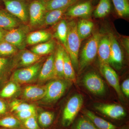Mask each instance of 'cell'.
<instances>
[{"label": "cell", "mask_w": 129, "mask_h": 129, "mask_svg": "<svg viewBox=\"0 0 129 129\" xmlns=\"http://www.w3.org/2000/svg\"><path fill=\"white\" fill-rule=\"evenodd\" d=\"M118 129H129V128L127 126H124Z\"/></svg>", "instance_id": "obj_44"}, {"label": "cell", "mask_w": 129, "mask_h": 129, "mask_svg": "<svg viewBox=\"0 0 129 129\" xmlns=\"http://www.w3.org/2000/svg\"><path fill=\"white\" fill-rule=\"evenodd\" d=\"M117 14L121 17H126L129 14V0H112Z\"/></svg>", "instance_id": "obj_31"}, {"label": "cell", "mask_w": 129, "mask_h": 129, "mask_svg": "<svg viewBox=\"0 0 129 129\" xmlns=\"http://www.w3.org/2000/svg\"><path fill=\"white\" fill-rule=\"evenodd\" d=\"M46 91V85H30L24 88L22 93L23 98L29 101L41 100Z\"/></svg>", "instance_id": "obj_19"}, {"label": "cell", "mask_w": 129, "mask_h": 129, "mask_svg": "<svg viewBox=\"0 0 129 129\" xmlns=\"http://www.w3.org/2000/svg\"><path fill=\"white\" fill-rule=\"evenodd\" d=\"M18 50L12 44L4 40L0 42V57L12 56L17 53Z\"/></svg>", "instance_id": "obj_32"}, {"label": "cell", "mask_w": 129, "mask_h": 129, "mask_svg": "<svg viewBox=\"0 0 129 129\" xmlns=\"http://www.w3.org/2000/svg\"><path fill=\"white\" fill-rule=\"evenodd\" d=\"M16 113V116L19 120L22 121L32 116L36 115V111L35 107Z\"/></svg>", "instance_id": "obj_37"}, {"label": "cell", "mask_w": 129, "mask_h": 129, "mask_svg": "<svg viewBox=\"0 0 129 129\" xmlns=\"http://www.w3.org/2000/svg\"><path fill=\"white\" fill-rule=\"evenodd\" d=\"M79 0H51L45 4L46 11L70 7Z\"/></svg>", "instance_id": "obj_30"}, {"label": "cell", "mask_w": 129, "mask_h": 129, "mask_svg": "<svg viewBox=\"0 0 129 129\" xmlns=\"http://www.w3.org/2000/svg\"><path fill=\"white\" fill-rule=\"evenodd\" d=\"M20 126V121L13 116H6L0 119V127L5 128H16Z\"/></svg>", "instance_id": "obj_33"}, {"label": "cell", "mask_w": 129, "mask_h": 129, "mask_svg": "<svg viewBox=\"0 0 129 129\" xmlns=\"http://www.w3.org/2000/svg\"><path fill=\"white\" fill-rule=\"evenodd\" d=\"M83 83L85 88L94 94L101 95L106 92L103 80L94 72L86 74L83 77Z\"/></svg>", "instance_id": "obj_9"}, {"label": "cell", "mask_w": 129, "mask_h": 129, "mask_svg": "<svg viewBox=\"0 0 129 129\" xmlns=\"http://www.w3.org/2000/svg\"><path fill=\"white\" fill-rule=\"evenodd\" d=\"M55 46V42L51 40L33 46L31 48V51L37 55L42 56L53 52Z\"/></svg>", "instance_id": "obj_26"}, {"label": "cell", "mask_w": 129, "mask_h": 129, "mask_svg": "<svg viewBox=\"0 0 129 129\" xmlns=\"http://www.w3.org/2000/svg\"><path fill=\"white\" fill-rule=\"evenodd\" d=\"M38 1L42 2V3H44L45 5L48 2L50 1L51 0H38Z\"/></svg>", "instance_id": "obj_43"}, {"label": "cell", "mask_w": 129, "mask_h": 129, "mask_svg": "<svg viewBox=\"0 0 129 129\" xmlns=\"http://www.w3.org/2000/svg\"><path fill=\"white\" fill-rule=\"evenodd\" d=\"M72 82L65 79H54L46 85V91L42 102L46 104H51L61 98Z\"/></svg>", "instance_id": "obj_3"}, {"label": "cell", "mask_w": 129, "mask_h": 129, "mask_svg": "<svg viewBox=\"0 0 129 129\" xmlns=\"http://www.w3.org/2000/svg\"><path fill=\"white\" fill-rule=\"evenodd\" d=\"M111 49V41L108 35H102L98 49L99 64H109Z\"/></svg>", "instance_id": "obj_15"}, {"label": "cell", "mask_w": 129, "mask_h": 129, "mask_svg": "<svg viewBox=\"0 0 129 129\" xmlns=\"http://www.w3.org/2000/svg\"><path fill=\"white\" fill-rule=\"evenodd\" d=\"M6 30L0 28V42L3 40Z\"/></svg>", "instance_id": "obj_42"}, {"label": "cell", "mask_w": 129, "mask_h": 129, "mask_svg": "<svg viewBox=\"0 0 129 129\" xmlns=\"http://www.w3.org/2000/svg\"><path fill=\"white\" fill-rule=\"evenodd\" d=\"M95 107L97 111L112 119L119 120L126 115L124 108L118 104H100Z\"/></svg>", "instance_id": "obj_13"}, {"label": "cell", "mask_w": 129, "mask_h": 129, "mask_svg": "<svg viewBox=\"0 0 129 129\" xmlns=\"http://www.w3.org/2000/svg\"><path fill=\"white\" fill-rule=\"evenodd\" d=\"M54 118L53 112L49 111H43L38 117V122L40 125L43 128H47L52 124Z\"/></svg>", "instance_id": "obj_34"}, {"label": "cell", "mask_w": 129, "mask_h": 129, "mask_svg": "<svg viewBox=\"0 0 129 129\" xmlns=\"http://www.w3.org/2000/svg\"><path fill=\"white\" fill-rule=\"evenodd\" d=\"M81 40L77 31V22L72 20L68 23L67 51L74 68L78 69L79 53Z\"/></svg>", "instance_id": "obj_1"}, {"label": "cell", "mask_w": 129, "mask_h": 129, "mask_svg": "<svg viewBox=\"0 0 129 129\" xmlns=\"http://www.w3.org/2000/svg\"><path fill=\"white\" fill-rule=\"evenodd\" d=\"M55 53L51 54L43 63L38 75L39 80L42 82L55 79L54 68Z\"/></svg>", "instance_id": "obj_17"}, {"label": "cell", "mask_w": 129, "mask_h": 129, "mask_svg": "<svg viewBox=\"0 0 129 129\" xmlns=\"http://www.w3.org/2000/svg\"><path fill=\"white\" fill-rule=\"evenodd\" d=\"M99 67L102 74L109 84L115 90L120 100H123L124 99L123 94L120 89L119 79L117 74L109 64H100Z\"/></svg>", "instance_id": "obj_10"}, {"label": "cell", "mask_w": 129, "mask_h": 129, "mask_svg": "<svg viewBox=\"0 0 129 129\" xmlns=\"http://www.w3.org/2000/svg\"><path fill=\"white\" fill-rule=\"evenodd\" d=\"M92 11L91 1H86L72 5L68 9L65 15L70 18H81L86 19L90 17Z\"/></svg>", "instance_id": "obj_11"}, {"label": "cell", "mask_w": 129, "mask_h": 129, "mask_svg": "<svg viewBox=\"0 0 129 129\" xmlns=\"http://www.w3.org/2000/svg\"><path fill=\"white\" fill-rule=\"evenodd\" d=\"M29 32V26L21 24L17 27L6 31L3 40L22 50L25 48L27 45V36Z\"/></svg>", "instance_id": "obj_7"}, {"label": "cell", "mask_w": 129, "mask_h": 129, "mask_svg": "<svg viewBox=\"0 0 129 129\" xmlns=\"http://www.w3.org/2000/svg\"><path fill=\"white\" fill-rule=\"evenodd\" d=\"M43 61L41 60L31 66L16 70L10 77V80L19 84L32 82L38 78Z\"/></svg>", "instance_id": "obj_4"}, {"label": "cell", "mask_w": 129, "mask_h": 129, "mask_svg": "<svg viewBox=\"0 0 129 129\" xmlns=\"http://www.w3.org/2000/svg\"><path fill=\"white\" fill-rule=\"evenodd\" d=\"M65 48L60 44L58 45L55 53V79H63V57Z\"/></svg>", "instance_id": "obj_20"}, {"label": "cell", "mask_w": 129, "mask_h": 129, "mask_svg": "<svg viewBox=\"0 0 129 129\" xmlns=\"http://www.w3.org/2000/svg\"><path fill=\"white\" fill-rule=\"evenodd\" d=\"M42 57L31 51L22 50L14 57L15 67L22 68L29 67L41 60Z\"/></svg>", "instance_id": "obj_14"}, {"label": "cell", "mask_w": 129, "mask_h": 129, "mask_svg": "<svg viewBox=\"0 0 129 129\" xmlns=\"http://www.w3.org/2000/svg\"><path fill=\"white\" fill-rule=\"evenodd\" d=\"M101 35L99 32H95L83 47L79 60V72H82L90 64L97 55L98 44Z\"/></svg>", "instance_id": "obj_2"}, {"label": "cell", "mask_w": 129, "mask_h": 129, "mask_svg": "<svg viewBox=\"0 0 129 129\" xmlns=\"http://www.w3.org/2000/svg\"><path fill=\"white\" fill-rule=\"evenodd\" d=\"M111 8L110 0H100L94 11V16L96 18H104L110 13Z\"/></svg>", "instance_id": "obj_29"}, {"label": "cell", "mask_w": 129, "mask_h": 129, "mask_svg": "<svg viewBox=\"0 0 129 129\" xmlns=\"http://www.w3.org/2000/svg\"><path fill=\"white\" fill-rule=\"evenodd\" d=\"M68 35V23L64 19L60 21L58 24L54 37L61 42L67 51V40Z\"/></svg>", "instance_id": "obj_27"}, {"label": "cell", "mask_w": 129, "mask_h": 129, "mask_svg": "<svg viewBox=\"0 0 129 129\" xmlns=\"http://www.w3.org/2000/svg\"><path fill=\"white\" fill-rule=\"evenodd\" d=\"M5 9L21 22L26 23L29 21L28 0H1Z\"/></svg>", "instance_id": "obj_6"}, {"label": "cell", "mask_w": 129, "mask_h": 129, "mask_svg": "<svg viewBox=\"0 0 129 129\" xmlns=\"http://www.w3.org/2000/svg\"><path fill=\"white\" fill-rule=\"evenodd\" d=\"M18 18L2 7L0 8V28L8 31L18 27L21 24Z\"/></svg>", "instance_id": "obj_18"}, {"label": "cell", "mask_w": 129, "mask_h": 129, "mask_svg": "<svg viewBox=\"0 0 129 129\" xmlns=\"http://www.w3.org/2000/svg\"><path fill=\"white\" fill-rule=\"evenodd\" d=\"M85 116L89 118L98 129H117L118 127L103 119L95 115L91 111L87 109L83 110Z\"/></svg>", "instance_id": "obj_22"}, {"label": "cell", "mask_w": 129, "mask_h": 129, "mask_svg": "<svg viewBox=\"0 0 129 129\" xmlns=\"http://www.w3.org/2000/svg\"><path fill=\"white\" fill-rule=\"evenodd\" d=\"M34 107L35 106L32 104H28L18 100H13L9 104V107L11 112L16 113L32 108Z\"/></svg>", "instance_id": "obj_36"}, {"label": "cell", "mask_w": 129, "mask_h": 129, "mask_svg": "<svg viewBox=\"0 0 129 129\" xmlns=\"http://www.w3.org/2000/svg\"><path fill=\"white\" fill-rule=\"evenodd\" d=\"M19 84L12 81L6 83L0 90V98L8 99L13 96L19 90Z\"/></svg>", "instance_id": "obj_28"}, {"label": "cell", "mask_w": 129, "mask_h": 129, "mask_svg": "<svg viewBox=\"0 0 129 129\" xmlns=\"http://www.w3.org/2000/svg\"><path fill=\"white\" fill-rule=\"evenodd\" d=\"M83 97L81 94H75L70 98L63 112L62 124L64 127L72 124L80 111L83 104Z\"/></svg>", "instance_id": "obj_5"}, {"label": "cell", "mask_w": 129, "mask_h": 129, "mask_svg": "<svg viewBox=\"0 0 129 129\" xmlns=\"http://www.w3.org/2000/svg\"><path fill=\"white\" fill-rule=\"evenodd\" d=\"M0 129H6L5 128H3V127H0Z\"/></svg>", "instance_id": "obj_46"}, {"label": "cell", "mask_w": 129, "mask_h": 129, "mask_svg": "<svg viewBox=\"0 0 129 129\" xmlns=\"http://www.w3.org/2000/svg\"><path fill=\"white\" fill-rule=\"evenodd\" d=\"M7 106L3 99L0 98V116L5 115L7 112Z\"/></svg>", "instance_id": "obj_40"}, {"label": "cell", "mask_w": 129, "mask_h": 129, "mask_svg": "<svg viewBox=\"0 0 129 129\" xmlns=\"http://www.w3.org/2000/svg\"><path fill=\"white\" fill-rule=\"evenodd\" d=\"M14 67V57H0V90L7 83Z\"/></svg>", "instance_id": "obj_16"}, {"label": "cell", "mask_w": 129, "mask_h": 129, "mask_svg": "<svg viewBox=\"0 0 129 129\" xmlns=\"http://www.w3.org/2000/svg\"><path fill=\"white\" fill-rule=\"evenodd\" d=\"M70 7L47 11L44 16L42 25H53L59 22L65 15Z\"/></svg>", "instance_id": "obj_21"}, {"label": "cell", "mask_w": 129, "mask_h": 129, "mask_svg": "<svg viewBox=\"0 0 129 129\" xmlns=\"http://www.w3.org/2000/svg\"><path fill=\"white\" fill-rule=\"evenodd\" d=\"M94 27L93 22L85 19H81L77 23V32L81 40L90 35Z\"/></svg>", "instance_id": "obj_24"}, {"label": "cell", "mask_w": 129, "mask_h": 129, "mask_svg": "<svg viewBox=\"0 0 129 129\" xmlns=\"http://www.w3.org/2000/svg\"><path fill=\"white\" fill-rule=\"evenodd\" d=\"M46 11L45 4L39 1L33 0L29 2L28 14L30 26L35 27L42 25Z\"/></svg>", "instance_id": "obj_8"}, {"label": "cell", "mask_w": 129, "mask_h": 129, "mask_svg": "<svg viewBox=\"0 0 129 129\" xmlns=\"http://www.w3.org/2000/svg\"><path fill=\"white\" fill-rule=\"evenodd\" d=\"M63 75L64 79L72 82H75L76 76L72 60L69 54L65 50L63 57Z\"/></svg>", "instance_id": "obj_25"}, {"label": "cell", "mask_w": 129, "mask_h": 129, "mask_svg": "<svg viewBox=\"0 0 129 129\" xmlns=\"http://www.w3.org/2000/svg\"><path fill=\"white\" fill-rule=\"evenodd\" d=\"M108 35L111 44L109 64L115 69H120L122 68L123 61V54L122 49L114 35L111 33H109Z\"/></svg>", "instance_id": "obj_12"}, {"label": "cell", "mask_w": 129, "mask_h": 129, "mask_svg": "<svg viewBox=\"0 0 129 129\" xmlns=\"http://www.w3.org/2000/svg\"><path fill=\"white\" fill-rule=\"evenodd\" d=\"M2 2L0 0V8L2 7Z\"/></svg>", "instance_id": "obj_45"}, {"label": "cell", "mask_w": 129, "mask_h": 129, "mask_svg": "<svg viewBox=\"0 0 129 129\" xmlns=\"http://www.w3.org/2000/svg\"><path fill=\"white\" fill-rule=\"evenodd\" d=\"M121 91L123 94L127 98L129 97V79H127L125 80L121 85L120 86Z\"/></svg>", "instance_id": "obj_39"}, {"label": "cell", "mask_w": 129, "mask_h": 129, "mask_svg": "<svg viewBox=\"0 0 129 129\" xmlns=\"http://www.w3.org/2000/svg\"><path fill=\"white\" fill-rule=\"evenodd\" d=\"M24 126L27 129H41L40 128L36 118V115H34L23 121Z\"/></svg>", "instance_id": "obj_38"}, {"label": "cell", "mask_w": 129, "mask_h": 129, "mask_svg": "<svg viewBox=\"0 0 129 129\" xmlns=\"http://www.w3.org/2000/svg\"><path fill=\"white\" fill-rule=\"evenodd\" d=\"M51 35L46 30H40L29 33L27 38V44L35 45L50 40Z\"/></svg>", "instance_id": "obj_23"}, {"label": "cell", "mask_w": 129, "mask_h": 129, "mask_svg": "<svg viewBox=\"0 0 129 129\" xmlns=\"http://www.w3.org/2000/svg\"><path fill=\"white\" fill-rule=\"evenodd\" d=\"M73 129H98L86 116H82L75 122Z\"/></svg>", "instance_id": "obj_35"}, {"label": "cell", "mask_w": 129, "mask_h": 129, "mask_svg": "<svg viewBox=\"0 0 129 129\" xmlns=\"http://www.w3.org/2000/svg\"><path fill=\"white\" fill-rule=\"evenodd\" d=\"M121 42L124 48L128 54L129 52V37H122L121 39Z\"/></svg>", "instance_id": "obj_41"}]
</instances>
